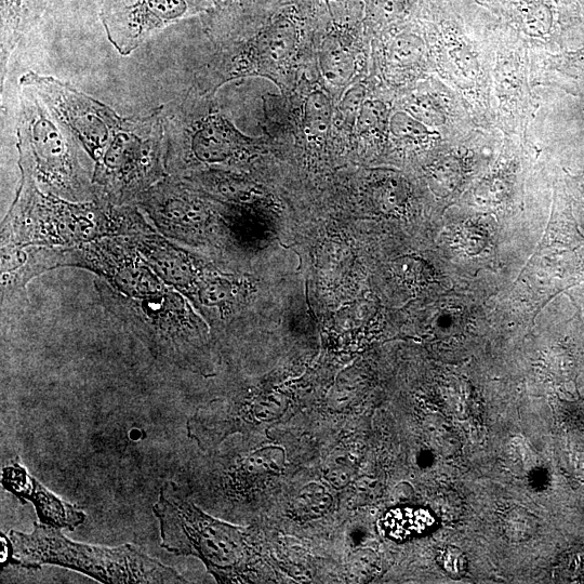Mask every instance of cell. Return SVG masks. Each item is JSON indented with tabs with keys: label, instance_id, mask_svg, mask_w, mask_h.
I'll list each match as a JSON object with an SVG mask.
<instances>
[{
	"label": "cell",
	"instance_id": "cell-1",
	"mask_svg": "<svg viewBox=\"0 0 584 584\" xmlns=\"http://www.w3.org/2000/svg\"><path fill=\"white\" fill-rule=\"evenodd\" d=\"M146 233L158 232L135 205L66 201L39 190L29 175L21 174L17 197L3 222L2 246L70 248Z\"/></svg>",
	"mask_w": 584,
	"mask_h": 584
},
{
	"label": "cell",
	"instance_id": "cell-2",
	"mask_svg": "<svg viewBox=\"0 0 584 584\" xmlns=\"http://www.w3.org/2000/svg\"><path fill=\"white\" fill-rule=\"evenodd\" d=\"M19 166L39 190L66 201H95L96 163L71 128L32 87H22Z\"/></svg>",
	"mask_w": 584,
	"mask_h": 584
},
{
	"label": "cell",
	"instance_id": "cell-3",
	"mask_svg": "<svg viewBox=\"0 0 584 584\" xmlns=\"http://www.w3.org/2000/svg\"><path fill=\"white\" fill-rule=\"evenodd\" d=\"M7 562L25 569L56 565L101 583H188L176 569L164 565L134 544L109 548L72 541L59 528L35 523L33 532L11 530Z\"/></svg>",
	"mask_w": 584,
	"mask_h": 584
},
{
	"label": "cell",
	"instance_id": "cell-4",
	"mask_svg": "<svg viewBox=\"0 0 584 584\" xmlns=\"http://www.w3.org/2000/svg\"><path fill=\"white\" fill-rule=\"evenodd\" d=\"M103 308L135 335L159 362L205 371L210 354L205 328L181 292L167 286L157 294L128 297L98 278Z\"/></svg>",
	"mask_w": 584,
	"mask_h": 584
},
{
	"label": "cell",
	"instance_id": "cell-5",
	"mask_svg": "<svg viewBox=\"0 0 584 584\" xmlns=\"http://www.w3.org/2000/svg\"><path fill=\"white\" fill-rule=\"evenodd\" d=\"M153 512L167 552L197 556L219 582L235 581L245 572L249 549L242 530L206 514L180 486L167 482Z\"/></svg>",
	"mask_w": 584,
	"mask_h": 584
},
{
	"label": "cell",
	"instance_id": "cell-6",
	"mask_svg": "<svg viewBox=\"0 0 584 584\" xmlns=\"http://www.w3.org/2000/svg\"><path fill=\"white\" fill-rule=\"evenodd\" d=\"M166 155L164 106L149 115L124 118L96 164L95 199L134 205L140 195L168 176Z\"/></svg>",
	"mask_w": 584,
	"mask_h": 584
},
{
	"label": "cell",
	"instance_id": "cell-7",
	"mask_svg": "<svg viewBox=\"0 0 584 584\" xmlns=\"http://www.w3.org/2000/svg\"><path fill=\"white\" fill-rule=\"evenodd\" d=\"M168 176L181 177L196 166L234 164L249 148V139L219 113L190 118L182 109L164 106Z\"/></svg>",
	"mask_w": 584,
	"mask_h": 584
},
{
	"label": "cell",
	"instance_id": "cell-8",
	"mask_svg": "<svg viewBox=\"0 0 584 584\" xmlns=\"http://www.w3.org/2000/svg\"><path fill=\"white\" fill-rule=\"evenodd\" d=\"M134 205L159 234L179 245L207 243L220 233L218 212L178 177L159 181Z\"/></svg>",
	"mask_w": 584,
	"mask_h": 584
},
{
	"label": "cell",
	"instance_id": "cell-9",
	"mask_svg": "<svg viewBox=\"0 0 584 584\" xmlns=\"http://www.w3.org/2000/svg\"><path fill=\"white\" fill-rule=\"evenodd\" d=\"M60 268L87 270L128 297L154 295L167 287L128 236L105 237L76 247H61Z\"/></svg>",
	"mask_w": 584,
	"mask_h": 584
},
{
	"label": "cell",
	"instance_id": "cell-10",
	"mask_svg": "<svg viewBox=\"0 0 584 584\" xmlns=\"http://www.w3.org/2000/svg\"><path fill=\"white\" fill-rule=\"evenodd\" d=\"M22 87H32L61 121L68 125L95 163H99L124 118L110 106L53 77L26 73Z\"/></svg>",
	"mask_w": 584,
	"mask_h": 584
},
{
	"label": "cell",
	"instance_id": "cell-11",
	"mask_svg": "<svg viewBox=\"0 0 584 584\" xmlns=\"http://www.w3.org/2000/svg\"><path fill=\"white\" fill-rule=\"evenodd\" d=\"M198 8V0H103L100 19L111 44L122 56H129Z\"/></svg>",
	"mask_w": 584,
	"mask_h": 584
},
{
	"label": "cell",
	"instance_id": "cell-12",
	"mask_svg": "<svg viewBox=\"0 0 584 584\" xmlns=\"http://www.w3.org/2000/svg\"><path fill=\"white\" fill-rule=\"evenodd\" d=\"M128 238L156 275L183 296L189 294L207 270L206 265L190 251L159 233L137 234Z\"/></svg>",
	"mask_w": 584,
	"mask_h": 584
},
{
	"label": "cell",
	"instance_id": "cell-13",
	"mask_svg": "<svg viewBox=\"0 0 584 584\" xmlns=\"http://www.w3.org/2000/svg\"><path fill=\"white\" fill-rule=\"evenodd\" d=\"M2 485L22 503L34 504L39 523L74 532L86 521L87 516L81 508L53 494L19 462H12L3 469Z\"/></svg>",
	"mask_w": 584,
	"mask_h": 584
},
{
	"label": "cell",
	"instance_id": "cell-14",
	"mask_svg": "<svg viewBox=\"0 0 584 584\" xmlns=\"http://www.w3.org/2000/svg\"><path fill=\"white\" fill-rule=\"evenodd\" d=\"M61 247L2 246L3 310L21 305L34 278L60 268Z\"/></svg>",
	"mask_w": 584,
	"mask_h": 584
},
{
	"label": "cell",
	"instance_id": "cell-15",
	"mask_svg": "<svg viewBox=\"0 0 584 584\" xmlns=\"http://www.w3.org/2000/svg\"><path fill=\"white\" fill-rule=\"evenodd\" d=\"M2 2V83L13 50L32 24L43 15L51 0H0Z\"/></svg>",
	"mask_w": 584,
	"mask_h": 584
},
{
	"label": "cell",
	"instance_id": "cell-16",
	"mask_svg": "<svg viewBox=\"0 0 584 584\" xmlns=\"http://www.w3.org/2000/svg\"><path fill=\"white\" fill-rule=\"evenodd\" d=\"M433 514L422 508H397L384 516L383 528L387 535L397 541L426 534L434 525Z\"/></svg>",
	"mask_w": 584,
	"mask_h": 584
},
{
	"label": "cell",
	"instance_id": "cell-17",
	"mask_svg": "<svg viewBox=\"0 0 584 584\" xmlns=\"http://www.w3.org/2000/svg\"><path fill=\"white\" fill-rule=\"evenodd\" d=\"M333 499L326 489L318 484L305 486L291 503V512L296 519L311 521L320 519L331 508Z\"/></svg>",
	"mask_w": 584,
	"mask_h": 584
},
{
	"label": "cell",
	"instance_id": "cell-18",
	"mask_svg": "<svg viewBox=\"0 0 584 584\" xmlns=\"http://www.w3.org/2000/svg\"><path fill=\"white\" fill-rule=\"evenodd\" d=\"M297 42L296 30L292 24L280 22L273 26L263 37L261 49L265 57L273 61L287 58L295 49Z\"/></svg>",
	"mask_w": 584,
	"mask_h": 584
},
{
	"label": "cell",
	"instance_id": "cell-19",
	"mask_svg": "<svg viewBox=\"0 0 584 584\" xmlns=\"http://www.w3.org/2000/svg\"><path fill=\"white\" fill-rule=\"evenodd\" d=\"M331 104L321 91H314L305 101L304 119L308 134L322 137L327 134L331 121Z\"/></svg>",
	"mask_w": 584,
	"mask_h": 584
},
{
	"label": "cell",
	"instance_id": "cell-20",
	"mask_svg": "<svg viewBox=\"0 0 584 584\" xmlns=\"http://www.w3.org/2000/svg\"><path fill=\"white\" fill-rule=\"evenodd\" d=\"M322 69L331 84L344 85L353 73L351 53L342 47H327L322 55Z\"/></svg>",
	"mask_w": 584,
	"mask_h": 584
},
{
	"label": "cell",
	"instance_id": "cell-21",
	"mask_svg": "<svg viewBox=\"0 0 584 584\" xmlns=\"http://www.w3.org/2000/svg\"><path fill=\"white\" fill-rule=\"evenodd\" d=\"M506 535L515 542L524 541L536 532V519L524 509H514L504 516L502 522Z\"/></svg>",
	"mask_w": 584,
	"mask_h": 584
},
{
	"label": "cell",
	"instance_id": "cell-22",
	"mask_svg": "<svg viewBox=\"0 0 584 584\" xmlns=\"http://www.w3.org/2000/svg\"><path fill=\"white\" fill-rule=\"evenodd\" d=\"M327 480L337 488L347 486L354 474V463L348 455H337L330 458L326 468Z\"/></svg>",
	"mask_w": 584,
	"mask_h": 584
},
{
	"label": "cell",
	"instance_id": "cell-23",
	"mask_svg": "<svg viewBox=\"0 0 584 584\" xmlns=\"http://www.w3.org/2000/svg\"><path fill=\"white\" fill-rule=\"evenodd\" d=\"M438 563H440V566L450 578L460 579L467 573V557L461 550L455 547L445 548L438 555Z\"/></svg>",
	"mask_w": 584,
	"mask_h": 584
},
{
	"label": "cell",
	"instance_id": "cell-24",
	"mask_svg": "<svg viewBox=\"0 0 584 584\" xmlns=\"http://www.w3.org/2000/svg\"><path fill=\"white\" fill-rule=\"evenodd\" d=\"M391 129L394 135L400 137H419L427 132V129L418 123L416 119L405 113H397L393 116Z\"/></svg>",
	"mask_w": 584,
	"mask_h": 584
},
{
	"label": "cell",
	"instance_id": "cell-25",
	"mask_svg": "<svg viewBox=\"0 0 584 584\" xmlns=\"http://www.w3.org/2000/svg\"><path fill=\"white\" fill-rule=\"evenodd\" d=\"M384 106L378 101H367L363 103L358 115V128L361 132L376 127L383 116Z\"/></svg>",
	"mask_w": 584,
	"mask_h": 584
},
{
	"label": "cell",
	"instance_id": "cell-26",
	"mask_svg": "<svg viewBox=\"0 0 584 584\" xmlns=\"http://www.w3.org/2000/svg\"><path fill=\"white\" fill-rule=\"evenodd\" d=\"M364 96V91L361 87H356L349 90L348 94L345 95L340 110L343 112L344 116L349 118L350 121H354L355 114L358 110L362 108V100Z\"/></svg>",
	"mask_w": 584,
	"mask_h": 584
}]
</instances>
